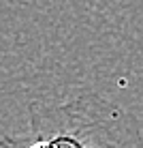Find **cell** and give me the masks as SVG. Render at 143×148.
I'll list each match as a JSON object with an SVG mask.
<instances>
[{
	"instance_id": "6da1fadb",
	"label": "cell",
	"mask_w": 143,
	"mask_h": 148,
	"mask_svg": "<svg viewBox=\"0 0 143 148\" xmlns=\"http://www.w3.org/2000/svg\"><path fill=\"white\" fill-rule=\"evenodd\" d=\"M30 129L2 135L0 148H143V135L124 108L98 95H81L62 105H28Z\"/></svg>"
}]
</instances>
